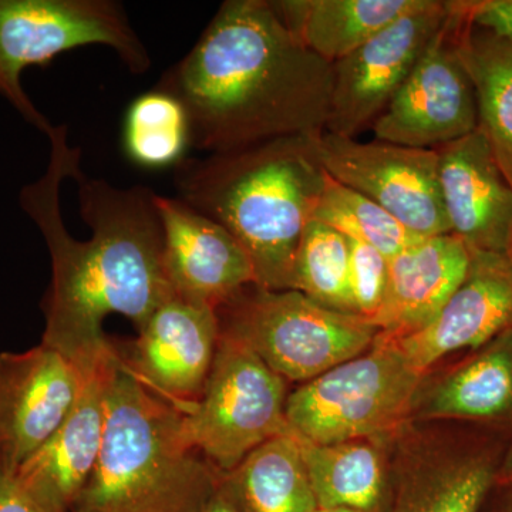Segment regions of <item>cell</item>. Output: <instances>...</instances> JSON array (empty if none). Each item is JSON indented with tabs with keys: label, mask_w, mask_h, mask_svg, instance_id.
<instances>
[{
	"label": "cell",
	"mask_w": 512,
	"mask_h": 512,
	"mask_svg": "<svg viewBox=\"0 0 512 512\" xmlns=\"http://www.w3.org/2000/svg\"><path fill=\"white\" fill-rule=\"evenodd\" d=\"M47 137L46 173L19 197L52 262L42 343L86 372L113 348L103 330L107 316H126L140 330L174 296L164 271L163 225L156 192L84 175L66 126Z\"/></svg>",
	"instance_id": "6da1fadb"
},
{
	"label": "cell",
	"mask_w": 512,
	"mask_h": 512,
	"mask_svg": "<svg viewBox=\"0 0 512 512\" xmlns=\"http://www.w3.org/2000/svg\"><path fill=\"white\" fill-rule=\"evenodd\" d=\"M333 64L293 36L271 0H227L154 89L183 104L190 146L228 153L326 131Z\"/></svg>",
	"instance_id": "7a4b0ae2"
},
{
	"label": "cell",
	"mask_w": 512,
	"mask_h": 512,
	"mask_svg": "<svg viewBox=\"0 0 512 512\" xmlns=\"http://www.w3.org/2000/svg\"><path fill=\"white\" fill-rule=\"evenodd\" d=\"M315 137L276 138L205 158L185 157L174 167L177 198L237 239L259 288L292 289L303 229L326 181Z\"/></svg>",
	"instance_id": "3957f363"
},
{
	"label": "cell",
	"mask_w": 512,
	"mask_h": 512,
	"mask_svg": "<svg viewBox=\"0 0 512 512\" xmlns=\"http://www.w3.org/2000/svg\"><path fill=\"white\" fill-rule=\"evenodd\" d=\"M222 477L192 446L184 413L148 390L114 346L103 443L73 512H201Z\"/></svg>",
	"instance_id": "277c9868"
},
{
	"label": "cell",
	"mask_w": 512,
	"mask_h": 512,
	"mask_svg": "<svg viewBox=\"0 0 512 512\" xmlns=\"http://www.w3.org/2000/svg\"><path fill=\"white\" fill-rule=\"evenodd\" d=\"M220 335L238 340L286 382H309L372 348L379 329L295 289L245 286L215 309Z\"/></svg>",
	"instance_id": "5b68a950"
},
{
	"label": "cell",
	"mask_w": 512,
	"mask_h": 512,
	"mask_svg": "<svg viewBox=\"0 0 512 512\" xmlns=\"http://www.w3.org/2000/svg\"><path fill=\"white\" fill-rule=\"evenodd\" d=\"M424 375L393 340L302 384L289 394V430L313 444L379 440L399 430L416 407Z\"/></svg>",
	"instance_id": "8992f818"
},
{
	"label": "cell",
	"mask_w": 512,
	"mask_h": 512,
	"mask_svg": "<svg viewBox=\"0 0 512 512\" xmlns=\"http://www.w3.org/2000/svg\"><path fill=\"white\" fill-rule=\"evenodd\" d=\"M107 46L131 73L151 67L147 47L113 0H0V94L49 136L52 123L23 90L22 73L83 46Z\"/></svg>",
	"instance_id": "52a82bcc"
},
{
	"label": "cell",
	"mask_w": 512,
	"mask_h": 512,
	"mask_svg": "<svg viewBox=\"0 0 512 512\" xmlns=\"http://www.w3.org/2000/svg\"><path fill=\"white\" fill-rule=\"evenodd\" d=\"M286 380L247 346L220 335L200 400L184 414L192 446L221 474L266 441L288 434Z\"/></svg>",
	"instance_id": "ba28073f"
},
{
	"label": "cell",
	"mask_w": 512,
	"mask_h": 512,
	"mask_svg": "<svg viewBox=\"0 0 512 512\" xmlns=\"http://www.w3.org/2000/svg\"><path fill=\"white\" fill-rule=\"evenodd\" d=\"M316 154L333 180L365 195L419 237L451 234L439 183V154L386 141L360 143L323 131Z\"/></svg>",
	"instance_id": "9c48e42d"
},
{
	"label": "cell",
	"mask_w": 512,
	"mask_h": 512,
	"mask_svg": "<svg viewBox=\"0 0 512 512\" xmlns=\"http://www.w3.org/2000/svg\"><path fill=\"white\" fill-rule=\"evenodd\" d=\"M456 29L448 2L446 22L373 123L376 140L437 150L480 126L476 90L457 52Z\"/></svg>",
	"instance_id": "30bf717a"
},
{
	"label": "cell",
	"mask_w": 512,
	"mask_h": 512,
	"mask_svg": "<svg viewBox=\"0 0 512 512\" xmlns=\"http://www.w3.org/2000/svg\"><path fill=\"white\" fill-rule=\"evenodd\" d=\"M448 15V2L421 0L365 45L333 64L326 131L355 138L386 110Z\"/></svg>",
	"instance_id": "8fae6325"
},
{
	"label": "cell",
	"mask_w": 512,
	"mask_h": 512,
	"mask_svg": "<svg viewBox=\"0 0 512 512\" xmlns=\"http://www.w3.org/2000/svg\"><path fill=\"white\" fill-rule=\"evenodd\" d=\"M124 365L148 390L184 414L200 400L217 353L220 328L215 309L171 296L137 330Z\"/></svg>",
	"instance_id": "7c38bea8"
},
{
	"label": "cell",
	"mask_w": 512,
	"mask_h": 512,
	"mask_svg": "<svg viewBox=\"0 0 512 512\" xmlns=\"http://www.w3.org/2000/svg\"><path fill=\"white\" fill-rule=\"evenodd\" d=\"M84 372L40 343L0 353V467L16 473L70 413Z\"/></svg>",
	"instance_id": "4fadbf2b"
},
{
	"label": "cell",
	"mask_w": 512,
	"mask_h": 512,
	"mask_svg": "<svg viewBox=\"0 0 512 512\" xmlns=\"http://www.w3.org/2000/svg\"><path fill=\"white\" fill-rule=\"evenodd\" d=\"M500 457L490 440L414 441L390 471L386 512H480Z\"/></svg>",
	"instance_id": "5bb4252c"
},
{
	"label": "cell",
	"mask_w": 512,
	"mask_h": 512,
	"mask_svg": "<svg viewBox=\"0 0 512 512\" xmlns=\"http://www.w3.org/2000/svg\"><path fill=\"white\" fill-rule=\"evenodd\" d=\"M163 225L164 271L174 295L217 309L248 285L254 268L237 239L180 198L156 194Z\"/></svg>",
	"instance_id": "9a60e30c"
},
{
	"label": "cell",
	"mask_w": 512,
	"mask_h": 512,
	"mask_svg": "<svg viewBox=\"0 0 512 512\" xmlns=\"http://www.w3.org/2000/svg\"><path fill=\"white\" fill-rule=\"evenodd\" d=\"M470 251L466 278L439 315L419 332L393 340L421 375L426 376L443 357L483 348L512 329L510 255Z\"/></svg>",
	"instance_id": "2e32d148"
},
{
	"label": "cell",
	"mask_w": 512,
	"mask_h": 512,
	"mask_svg": "<svg viewBox=\"0 0 512 512\" xmlns=\"http://www.w3.org/2000/svg\"><path fill=\"white\" fill-rule=\"evenodd\" d=\"M439 183L451 234L473 251L508 255L512 187L483 128L437 148Z\"/></svg>",
	"instance_id": "e0dca14e"
},
{
	"label": "cell",
	"mask_w": 512,
	"mask_h": 512,
	"mask_svg": "<svg viewBox=\"0 0 512 512\" xmlns=\"http://www.w3.org/2000/svg\"><path fill=\"white\" fill-rule=\"evenodd\" d=\"M113 349L84 372L76 403L59 429L16 471L22 487L49 512H73L92 477L106 424L107 376Z\"/></svg>",
	"instance_id": "ac0fdd59"
},
{
	"label": "cell",
	"mask_w": 512,
	"mask_h": 512,
	"mask_svg": "<svg viewBox=\"0 0 512 512\" xmlns=\"http://www.w3.org/2000/svg\"><path fill=\"white\" fill-rule=\"evenodd\" d=\"M470 248L454 234L421 238L389 259V284L372 325L379 338L399 340L439 315L470 268Z\"/></svg>",
	"instance_id": "d6986e66"
},
{
	"label": "cell",
	"mask_w": 512,
	"mask_h": 512,
	"mask_svg": "<svg viewBox=\"0 0 512 512\" xmlns=\"http://www.w3.org/2000/svg\"><path fill=\"white\" fill-rule=\"evenodd\" d=\"M426 419L512 421V329L441 376L417 403Z\"/></svg>",
	"instance_id": "ffe728a7"
},
{
	"label": "cell",
	"mask_w": 512,
	"mask_h": 512,
	"mask_svg": "<svg viewBox=\"0 0 512 512\" xmlns=\"http://www.w3.org/2000/svg\"><path fill=\"white\" fill-rule=\"evenodd\" d=\"M274 3L293 36L330 64L355 52L421 0H278Z\"/></svg>",
	"instance_id": "44dd1931"
},
{
	"label": "cell",
	"mask_w": 512,
	"mask_h": 512,
	"mask_svg": "<svg viewBox=\"0 0 512 512\" xmlns=\"http://www.w3.org/2000/svg\"><path fill=\"white\" fill-rule=\"evenodd\" d=\"M296 439L318 507L386 512L390 471L376 440L313 444Z\"/></svg>",
	"instance_id": "7402d4cb"
},
{
	"label": "cell",
	"mask_w": 512,
	"mask_h": 512,
	"mask_svg": "<svg viewBox=\"0 0 512 512\" xmlns=\"http://www.w3.org/2000/svg\"><path fill=\"white\" fill-rule=\"evenodd\" d=\"M221 487L247 512H312L318 507L291 431L252 451L224 474Z\"/></svg>",
	"instance_id": "603a6c76"
},
{
	"label": "cell",
	"mask_w": 512,
	"mask_h": 512,
	"mask_svg": "<svg viewBox=\"0 0 512 512\" xmlns=\"http://www.w3.org/2000/svg\"><path fill=\"white\" fill-rule=\"evenodd\" d=\"M450 3L457 16V52L476 90L480 127L501 168L512 170V42L477 32Z\"/></svg>",
	"instance_id": "cb8c5ba5"
},
{
	"label": "cell",
	"mask_w": 512,
	"mask_h": 512,
	"mask_svg": "<svg viewBox=\"0 0 512 512\" xmlns=\"http://www.w3.org/2000/svg\"><path fill=\"white\" fill-rule=\"evenodd\" d=\"M123 146L127 157L140 167H175L190 146L183 104L157 89L138 96L127 110Z\"/></svg>",
	"instance_id": "d4e9b609"
},
{
	"label": "cell",
	"mask_w": 512,
	"mask_h": 512,
	"mask_svg": "<svg viewBox=\"0 0 512 512\" xmlns=\"http://www.w3.org/2000/svg\"><path fill=\"white\" fill-rule=\"evenodd\" d=\"M292 289L332 311L357 315L350 288L349 239L323 222L309 221L296 252Z\"/></svg>",
	"instance_id": "484cf974"
},
{
	"label": "cell",
	"mask_w": 512,
	"mask_h": 512,
	"mask_svg": "<svg viewBox=\"0 0 512 512\" xmlns=\"http://www.w3.org/2000/svg\"><path fill=\"white\" fill-rule=\"evenodd\" d=\"M312 220L329 225L346 238L370 245L387 259L423 238L376 202L339 184L328 174Z\"/></svg>",
	"instance_id": "4316f807"
},
{
	"label": "cell",
	"mask_w": 512,
	"mask_h": 512,
	"mask_svg": "<svg viewBox=\"0 0 512 512\" xmlns=\"http://www.w3.org/2000/svg\"><path fill=\"white\" fill-rule=\"evenodd\" d=\"M349 247L350 288L356 313L372 322L382 308L386 296L389 259L363 242L349 239Z\"/></svg>",
	"instance_id": "83f0119b"
},
{
	"label": "cell",
	"mask_w": 512,
	"mask_h": 512,
	"mask_svg": "<svg viewBox=\"0 0 512 512\" xmlns=\"http://www.w3.org/2000/svg\"><path fill=\"white\" fill-rule=\"evenodd\" d=\"M454 6L468 25L512 42V0H461Z\"/></svg>",
	"instance_id": "f1b7e54d"
},
{
	"label": "cell",
	"mask_w": 512,
	"mask_h": 512,
	"mask_svg": "<svg viewBox=\"0 0 512 512\" xmlns=\"http://www.w3.org/2000/svg\"><path fill=\"white\" fill-rule=\"evenodd\" d=\"M0 512H49L19 483L15 473L0 467Z\"/></svg>",
	"instance_id": "f546056e"
},
{
	"label": "cell",
	"mask_w": 512,
	"mask_h": 512,
	"mask_svg": "<svg viewBox=\"0 0 512 512\" xmlns=\"http://www.w3.org/2000/svg\"><path fill=\"white\" fill-rule=\"evenodd\" d=\"M495 488H498V493L491 491L480 512H512V488L497 485Z\"/></svg>",
	"instance_id": "4dcf8cb0"
},
{
	"label": "cell",
	"mask_w": 512,
	"mask_h": 512,
	"mask_svg": "<svg viewBox=\"0 0 512 512\" xmlns=\"http://www.w3.org/2000/svg\"><path fill=\"white\" fill-rule=\"evenodd\" d=\"M201 512H247L244 510V508L241 507L237 503V501L234 500V498L231 497L227 493V491L224 490V488L220 487V490H218V493L214 495V498L208 503L207 507L204 508Z\"/></svg>",
	"instance_id": "1f68e13d"
},
{
	"label": "cell",
	"mask_w": 512,
	"mask_h": 512,
	"mask_svg": "<svg viewBox=\"0 0 512 512\" xmlns=\"http://www.w3.org/2000/svg\"><path fill=\"white\" fill-rule=\"evenodd\" d=\"M495 485H497V487L512 488V448L503 463H501Z\"/></svg>",
	"instance_id": "d6a6232c"
},
{
	"label": "cell",
	"mask_w": 512,
	"mask_h": 512,
	"mask_svg": "<svg viewBox=\"0 0 512 512\" xmlns=\"http://www.w3.org/2000/svg\"><path fill=\"white\" fill-rule=\"evenodd\" d=\"M312 512H359L355 510H349V508H322L316 507Z\"/></svg>",
	"instance_id": "836d02e7"
},
{
	"label": "cell",
	"mask_w": 512,
	"mask_h": 512,
	"mask_svg": "<svg viewBox=\"0 0 512 512\" xmlns=\"http://www.w3.org/2000/svg\"><path fill=\"white\" fill-rule=\"evenodd\" d=\"M503 171H504L505 177H507L508 183H510V185L512 187V170H505V168H503ZM508 255H510V258L512 259V242H511L510 252H508Z\"/></svg>",
	"instance_id": "e575fe53"
}]
</instances>
